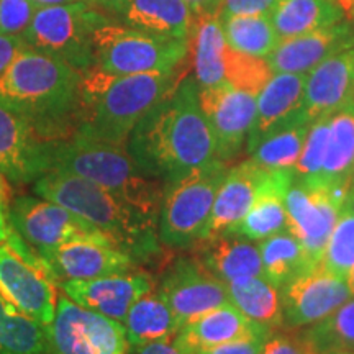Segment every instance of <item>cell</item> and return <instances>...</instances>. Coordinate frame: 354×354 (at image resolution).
Listing matches in <instances>:
<instances>
[{
	"instance_id": "1",
	"label": "cell",
	"mask_w": 354,
	"mask_h": 354,
	"mask_svg": "<svg viewBox=\"0 0 354 354\" xmlns=\"http://www.w3.org/2000/svg\"><path fill=\"white\" fill-rule=\"evenodd\" d=\"M198 88L196 77L185 76L128 138L127 149L138 169L165 185L216 161L215 138L202 112Z\"/></svg>"
},
{
	"instance_id": "2",
	"label": "cell",
	"mask_w": 354,
	"mask_h": 354,
	"mask_svg": "<svg viewBox=\"0 0 354 354\" xmlns=\"http://www.w3.org/2000/svg\"><path fill=\"white\" fill-rule=\"evenodd\" d=\"M0 95L43 141L68 138L81 125L82 74L55 55L25 46L0 77Z\"/></svg>"
},
{
	"instance_id": "3",
	"label": "cell",
	"mask_w": 354,
	"mask_h": 354,
	"mask_svg": "<svg viewBox=\"0 0 354 354\" xmlns=\"http://www.w3.org/2000/svg\"><path fill=\"white\" fill-rule=\"evenodd\" d=\"M184 66L128 76H110L95 68L82 73V112L76 133L127 146L145 115L185 77Z\"/></svg>"
},
{
	"instance_id": "4",
	"label": "cell",
	"mask_w": 354,
	"mask_h": 354,
	"mask_svg": "<svg viewBox=\"0 0 354 354\" xmlns=\"http://www.w3.org/2000/svg\"><path fill=\"white\" fill-rule=\"evenodd\" d=\"M32 189L38 197L55 202L94 225L138 266L161 254L158 221L110 190L64 171L46 172L35 180Z\"/></svg>"
},
{
	"instance_id": "5",
	"label": "cell",
	"mask_w": 354,
	"mask_h": 354,
	"mask_svg": "<svg viewBox=\"0 0 354 354\" xmlns=\"http://www.w3.org/2000/svg\"><path fill=\"white\" fill-rule=\"evenodd\" d=\"M44 158L48 172L64 171L81 176L159 221L165 184L145 176L127 146L74 133L68 138L44 141Z\"/></svg>"
},
{
	"instance_id": "6",
	"label": "cell",
	"mask_w": 354,
	"mask_h": 354,
	"mask_svg": "<svg viewBox=\"0 0 354 354\" xmlns=\"http://www.w3.org/2000/svg\"><path fill=\"white\" fill-rule=\"evenodd\" d=\"M230 165L212 162L192 174L165 185L158 236L169 250H192L205 236L212 209Z\"/></svg>"
},
{
	"instance_id": "7",
	"label": "cell",
	"mask_w": 354,
	"mask_h": 354,
	"mask_svg": "<svg viewBox=\"0 0 354 354\" xmlns=\"http://www.w3.org/2000/svg\"><path fill=\"white\" fill-rule=\"evenodd\" d=\"M190 39L149 35L105 21L94 32V66L110 76L161 73L187 63Z\"/></svg>"
},
{
	"instance_id": "8",
	"label": "cell",
	"mask_w": 354,
	"mask_h": 354,
	"mask_svg": "<svg viewBox=\"0 0 354 354\" xmlns=\"http://www.w3.org/2000/svg\"><path fill=\"white\" fill-rule=\"evenodd\" d=\"M105 21L92 2L41 7L21 39L33 50L61 57L82 74L94 66V32Z\"/></svg>"
},
{
	"instance_id": "9",
	"label": "cell",
	"mask_w": 354,
	"mask_h": 354,
	"mask_svg": "<svg viewBox=\"0 0 354 354\" xmlns=\"http://www.w3.org/2000/svg\"><path fill=\"white\" fill-rule=\"evenodd\" d=\"M57 281L43 258L10 227L0 243V297L43 325H50L57 305Z\"/></svg>"
},
{
	"instance_id": "10",
	"label": "cell",
	"mask_w": 354,
	"mask_h": 354,
	"mask_svg": "<svg viewBox=\"0 0 354 354\" xmlns=\"http://www.w3.org/2000/svg\"><path fill=\"white\" fill-rule=\"evenodd\" d=\"M46 328V354L130 353L123 323L82 307L66 294L57 297L55 318Z\"/></svg>"
},
{
	"instance_id": "11",
	"label": "cell",
	"mask_w": 354,
	"mask_h": 354,
	"mask_svg": "<svg viewBox=\"0 0 354 354\" xmlns=\"http://www.w3.org/2000/svg\"><path fill=\"white\" fill-rule=\"evenodd\" d=\"M346 192L320 180L292 176L284 203L289 232L299 238L310 258L322 263L323 251L338 220Z\"/></svg>"
},
{
	"instance_id": "12",
	"label": "cell",
	"mask_w": 354,
	"mask_h": 354,
	"mask_svg": "<svg viewBox=\"0 0 354 354\" xmlns=\"http://www.w3.org/2000/svg\"><path fill=\"white\" fill-rule=\"evenodd\" d=\"M8 225L46 263L51 254L82 234L100 233L87 220L43 197L19 196L8 203Z\"/></svg>"
},
{
	"instance_id": "13",
	"label": "cell",
	"mask_w": 354,
	"mask_h": 354,
	"mask_svg": "<svg viewBox=\"0 0 354 354\" xmlns=\"http://www.w3.org/2000/svg\"><path fill=\"white\" fill-rule=\"evenodd\" d=\"M156 290L169 304L179 326L230 304L227 284L212 274L196 254L171 261L158 279Z\"/></svg>"
},
{
	"instance_id": "14",
	"label": "cell",
	"mask_w": 354,
	"mask_h": 354,
	"mask_svg": "<svg viewBox=\"0 0 354 354\" xmlns=\"http://www.w3.org/2000/svg\"><path fill=\"white\" fill-rule=\"evenodd\" d=\"M351 297L346 277L318 263L281 289L284 328H308L325 320Z\"/></svg>"
},
{
	"instance_id": "15",
	"label": "cell",
	"mask_w": 354,
	"mask_h": 354,
	"mask_svg": "<svg viewBox=\"0 0 354 354\" xmlns=\"http://www.w3.org/2000/svg\"><path fill=\"white\" fill-rule=\"evenodd\" d=\"M198 100L214 133L216 159L230 165L245 149L253 128L256 95L225 81L198 88Z\"/></svg>"
},
{
	"instance_id": "16",
	"label": "cell",
	"mask_w": 354,
	"mask_h": 354,
	"mask_svg": "<svg viewBox=\"0 0 354 354\" xmlns=\"http://www.w3.org/2000/svg\"><path fill=\"white\" fill-rule=\"evenodd\" d=\"M53 276L59 282L91 279L125 272L138 264L105 234H82L61 245L46 261Z\"/></svg>"
},
{
	"instance_id": "17",
	"label": "cell",
	"mask_w": 354,
	"mask_h": 354,
	"mask_svg": "<svg viewBox=\"0 0 354 354\" xmlns=\"http://www.w3.org/2000/svg\"><path fill=\"white\" fill-rule=\"evenodd\" d=\"M61 289L82 307L123 323L133 305L156 289V282L148 271L133 268L91 281L61 282Z\"/></svg>"
},
{
	"instance_id": "18",
	"label": "cell",
	"mask_w": 354,
	"mask_h": 354,
	"mask_svg": "<svg viewBox=\"0 0 354 354\" xmlns=\"http://www.w3.org/2000/svg\"><path fill=\"white\" fill-rule=\"evenodd\" d=\"M46 172L44 141L0 95V174L8 184L24 185L33 184Z\"/></svg>"
},
{
	"instance_id": "19",
	"label": "cell",
	"mask_w": 354,
	"mask_h": 354,
	"mask_svg": "<svg viewBox=\"0 0 354 354\" xmlns=\"http://www.w3.org/2000/svg\"><path fill=\"white\" fill-rule=\"evenodd\" d=\"M271 174L272 171L258 166L250 158L240 165L230 166L227 176L216 190L214 209L203 240L233 233L243 216L253 207Z\"/></svg>"
},
{
	"instance_id": "20",
	"label": "cell",
	"mask_w": 354,
	"mask_h": 354,
	"mask_svg": "<svg viewBox=\"0 0 354 354\" xmlns=\"http://www.w3.org/2000/svg\"><path fill=\"white\" fill-rule=\"evenodd\" d=\"M354 95V46L335 53L305 77L304 115L310 122L349 105Z\"/></svg>"
},
{
	"instance_id": "21",
	"label": "cell",
	"mask_w": 354,
	"mask_h": 354,
	"mask_svg": "<svg viewBox=\"0 0 354 354\" xmlns=\"http://www.w3.org/2000/svg\"><path fill=\"white\" fill-rule=\"evenodd\" d=\"M349 46H354V39L351 25L344 19L325 28L281 39L268 56V63L272 73L308 74L326 57Z\"/></svg>"
},
{
	"instance_id": "22",
	"label": "cell",
	"mask_w": 354,
	"mask_h": 354,
	"mask_svg": "<svg viewBox=\"0 0 354 354\" xmlns=\"http://www.w3.org/2000/svg\"><path fill=\"white\" fill-rule=\"evenodd\" d=\"M271 333L272 331L246 318L232 304H227L180 326L172 343L184 354H194L234 339L259 338V336L266 338Z\"/></svg>"
},
{
	"instance_id": "23",
	"label": "cell",
	"mask_w": 354,
	"mask_h": 354,
	"mask_svg": "<svg viewBox=\"0 0 354 354\" xmlns=\"http://www.w3.org/2000/svg\"><path fill=\"white\" fill-rule=\"evenodd\" d=\"M307 74L274 73L256 97V118L246 141L250 154L268 133L302 113Z\"/></svg>"
},
{
	"instance_id": "24",
	"label": "cell",
	"mask_w": 354,
	"mask_h": 354,
	"mask_svg": "<svg viewBox=\"0 0 354 354\" xmlns=\"http://www.w3.org/2000/svg\"><path fill=\"white\" fill-rule=\"evenodd\" d=\"M192 251L225 284L248 276H264L258 243L241 234L227 233L203 240Z\"/></svg>"
},
{
	"instance_id": "25",
	"label": "cell",
	"mask_w": 354,
	"mask_h": 354,
	"mask_svg": "<svg viewBox=\"0 0 354 354\" xmlns=\"http://www.w3.org/2000/svg\"><path fill=\"white\" fill-rule=\"evenodd\" d=\"M117 13L130 28L165 38L190 39L196 25L185 0H125Z\"/></svg>"
},
{
	"instance_id": "26",
	"label": "cell",
	"mask_w": 354,
	"mask_h": 354,
	"mask_svg": "<svg viewBox=\"0 0 354 354\" xmlns=\"http://www.w3.org/2000/svg\"><path fill=\"white\" fill-rule=\"evenodd\" d=\"M292 171H272L264 189L233 233L248 240L261 241L272 234L289 230L284 196L292 180Z\"/></svg>"
},
{
	"instance_id": "27",
	"label": "cell",
	"mask_w": 354,
	"mask_h": 354,
	"mask_svg": "<svg viewBox=\"0 0 354 354\" xmlns=\"http://www.w3.org/2000/svg\"><path fill=\"white\" fill-rule=\"evenodd\" d=\"M233 307L269 331L284 328L281 289L266 276H248L227 284Z\"/></svg>"
},
{
	"instance_id": "28",
	"label": "cell",
	"mask_w": 354,
	"mask_h": 354,
	"mask_svg": "<svg viewBox=\"0 0 354 354\" xmlns=\"http://www.w3.org/2000/svg\"><path fill=\"white\" fill-rule=\"evenodd\" d=\"M354 169V107L346 105L330 115L328 136H326L325 159L320 183L342 192H348L349 179Z\"/></svg>"
},
{
	"instance_id": "29",
	"label": "cell",
	"mask_w": 354,
	"mask_h": 354,
	"mask_svg": "<svg viewBox=\"0 0 354 354\" xmlns=\"http://www.w3.org/2000/svg\"><path fill=\"white\" fill-rule=\"evenodd\" d=\"M123 325L130 348L158 342H172L180 330L169 304L156 289L133 305Z\"/></svg>"
},
{
	"instance_id": "30",
	"label": "cell",
	"mask_w": 354,
	"mask_h": 354,
	"mask_svg": "<svg viewBox=\"0 0 354 354\" xmlns=\"http://www.w3.org/2000/svg\"><path fill=\"white\" fill-rule=\"evenodd\" d=\"M227 50L228 44L218 17L209 15L197 19L190 37V53L198 86L210 87L225 82Z\"/></svg>"
},
{
	"instance_id": "31",
	"label": "cell",
	"mask_w": 354,
	"mask_h": 354,
	"mask_svg": "<svg viewBox=\"0 0 354 354\" xmlns=\"http://www.w3.org/2000/svg\"><path fill=\"white\" fill-rule=\"evenodd\" d=\"M279 41L344 20L336 0H279L269 15Z\"/></svg>"
},
{
	"instance_id": "32",
	"label": "cell",
	"mask_w": 354,
	"mask_h": 354,
	"mask_svg": "<svg viewBox=\"0 0 354 354\" xmlns=\"http://www.w3.org/2000/svg\"><path fill=\"white\" fill-rule=\"evenodd\" d=\"M312 122L302 113L264 136L248 156L269 171H292L302 153Z\"/></svg>"
},
{
	"instance_id": "33",
	"label": "cell",
	"mask_w": 354,
	"mask_h": 354,
	"mask_svg": "<svg viewBox=\"0 0 354 354\" xmlns=\"http://www.w3.org/2000/svg\"><path fill=\"white\" fill-rule=\"evenodd\" d=\"M258 248L264 276L279 289L317 264L299 238L289 230L258 241Z\"/></svg>"
},
{
	"instance_id": "34",
	"label": "cell",
	"mask_w": 354,
	"mask_h": 354,
	"mask_svg": "<svg viewBox=\"0 0 354 354\" xmlns=\"http://www.w3.org/2000/svg\"><path fill=\"white\" fill-rule=\"evenodd\" d=\"M46 353V325L19 312L0 297V354Z\"/></svg>"
},
{
	"instance_id": "35",
	"label": "cell",
	"mask_w": 354,
	"mask_h": 354,
	"mask_svg": "<svg viewBox=\"0 0 354 354\" xmlns=\"http://www.w3.org/2000/svg\"><path fill=\"white\" fill-rule=\"evenodd\" d=\"M221 26L228 46L243 55L268 59L279 43L269 15L230 17L221 20Z\"/></svg>"
},
{
	"instance_id": "36",
	"label": "cell",
	"mask_w": 354,
	"mask_h": 354,
	"mask_svg": "<svg viewBox=\"0 0 354 354\" xmlns=\"http://www.w3.org/2000/svg\"><path fill=\"white\" fill-rule=\"evenodd\" d=\"M305 336L315 344L318 353H354V297L330 313L325 320L302 328Z\"/></svg>"
},
{
	"instance_id": "37",
	"label": "cell",
	"mask_w": 354,
	"mask_h": 354,
	"mask_svg": "<svg viewBox=\"0 0 354 354\" xmlns=\"http://www.w3.org/2000/svg\"><path fill=\"white\" fill-rule=\"evenodd\" d=\"M322 264L339 276L348 277L354 266V210L342 207L333 232L326 241Z\"/></svg>"
},
{
	"instance_id": "38",
	"label": "cell",
	"mask_w": 354,
	"mask_h": 354,
	"mask_svg": "<svg viewBox=\"0 0 354 354\" xmlns=\"http://www.w3.org/2000/svg\"><path fill=\"white\" fill-rule=\"evenodd\" d=\"M272 74L268 59L243 55L228 46L227 59H225V81L232 86L258 97Z\"/></svg>"
},
{
	"instance_id": "39",
	"label": "cell",
	"mask_w": 354,
	"mask_h": 354,
	"mask_svg": "<svg viewBox=\"0 0 354 354\" xmlns=\"http://www.w3.org/2000/svg\"><path fill=\"white\" fill-rule=\"evenodd\" d=\"M328 117L317 118L308 128L302 153L297 159V165L292 169V174L302 179H318L322 172L323 159H325L326 136H328Z\"/></svg>"
},
{
	"instance_id": "40",
	"label": "cell",
	"mask_w": 354,
	"mask_h": 354,
	"mask_svg": "<svg viewBox=\"0 0 354 354\" xmlns=\"http://www.w3.org/2000/svg\"><path fill=\"white\" fill-rule=\"evenodd\" d=\"M37 10L33 0H0V35L21 38Z\"/></svg>"
},
{
	"instance_id": "41",
	"label": "cell",
	"mask_w": 354,
	"mask_h": 354,
	"mask_svg": "<svg viewBox=\"0 0 354 354\" xmlns=\"http://www.w3.org/2000/svg\"><path fill=\"white\" fill-rule=\"evenodd\" d=\"M261 354H320L302 330H277L264 339Z\"/></svg>"
},
{
	"instance_id": "42",
	"label": "cell",
	"mask_w": 354,
	"mask_h": 354,
	"mask_svg": "<svg viewBox=\"0 0 354 354\" xmlns=\"http://www.w3.org/2000/svg\"><path fill=\"white\" fill-rule=\"evenodd\" d=\"M279 0H221L218 19L236 15H271Z\"/></svg>"
},
{
	"instance_id": "43",
	"label": "cell",
	"mask_w": 354,
	"mask_h": 354,
	"mask_svg": "<svg viewBox=\"0 0 354 354\" xmlns=\"http://www.w3.org/2000/svg\"><path fill=\"white\" fill-rule=\"evenodd\" d=\"M266 338L259 336V338L234 339V342L218 344V346L209 349H202V351H197L194 354H261Z\"/></svg>"
},
{
	"instance_id": "44",
	"label": "cell",
	"mask_w": 354,
	"mask_h": 354,
	"mask_svg": "<svg viewBox=\"0 0 354 354\" xmlns=\"http://www.w3.org/2000/svg\"><path fill=\"white\" fill-rule=\"evenodd\" d=\"M26 46L24 39L20 37H7L0 35V77L6 74V71L10 68L19 53Z\"/></svg>"
},
{
	"instance_id": "45",
	"label": "cell",
	"mask_w": 354,
	"mask_h": 354,
	"mask_svg": "<svg viewBox=\"0 0 354 354\" xmlns=\"http://www.w3.org/2000/svg\"><path fill=\"white\" fill-rule=\"evenodd\" d=\"M185 2H187L190 10H192L196 20L201 19V17H209V15L218 17L221 0H185Z\"/></svg>"
},
{
	"instance_id": "46",
	"label": "cell",
	"mask_w": 354,
	"mask_h": 354,
	"mask_svg": "<svg viewBox=\"0 0 354 354\" xmlns=\"http://www.w3.org/2000/svg\"><path fill=\"white\" fill-rule=\"evenodd\" d=\"M128 354H184L180 349H177L172 342H158L149 343L145 346L130 348Z\"/></svg>"
},
{
	"instance_id": "47",
	"label": "cell",
	"mask_w": 354,
	"mask_h": 354,
	"mask_svg": "<svg viewBox=\"0 0 354 354\" xmlns=\"http://www.w3.org/2000/svg\"><path fill=\"white\" fill-rule=\"evenodd\" d=\"M8 205L0 197V243H2L8 236V230H10V225H8V215H7Z\"/></svg>"
},
{
	"instance_id": "48",
	"label": "cell",
	"mask_w": 354,
	"mask_h": 354,
	"mask_svg": "<svg viewBox=\"0 0 354 354\" xmlns=\"http://www.w3.org/2000/svg\"><path fill=\"white\" fill-rule=\"evenodd\" d=\"M38 8L41 7H53V6H66V3H77V2H92L94 0H33Z\"/></svg>"
},
{
	"instance_id": "49",
	"label": "cell",
	"mask_w": 354,
	"mask_h": 354,
	"mask_svg": "<svg viewBox=\"0 0 354 354\" xmlns=\"http://www.w3.org/2000/svg\"><path fill=\"white\" fill-rule=\"evenodd\" d=\"M94 3L100 6L102 8H107V10L117 13L118 8L125 3V0H94Z\"/></svg>"
},
{
	"instance_id": "50",
	"label": "cell",
	"mask_w": 354,
	"mask_h": 354,
	"mask_svg": "<svg viewBox=\"0 0 354 354\" xmlns=\"http://www.w3.org/2000/svg\"><path fill=\"white\" fill-rule=\"evenodd\" d=\"M344 207H349V209L354 210V169L351 174V179H349V185H348V192L346 197H344Z\"/></svg>"
},
{
	"instance_id": "51",
	"label": "cell",
	"mask_w": 354,
	"mask_h": 354,
	"mask_svg": "<svg viewBox=\"0 0 354 354\" xmlns=\"http://www.w3.org/2000/svg\"><path fill=\"white\" fill-rule=\"evenodd\" d=\"M338 2L339 8H342L344 13V19L349 20L354 15V0H336Z\"/></svg>"
},
{
	"instance_id": "52",
	"label": "cell",
	"mask_w": 354,
	"mask_h": 354,
	"mask_svg": "<svg viewBox=\"0 0 354 354\" xmlns=\"http://www.w3.org/2000/svg\"><path fill=\"white\" fill-rule=\"evenodd\" d=\"M0 197L6 201L7 205L10 203V189H8V183L2 174H0Z\"/></svg>"
},
{
	"instance_id": "53",
	"label": "cell",
	"mask_w": 354,
	"mask_h": 354,
	"mask_svg": "<svg viewBox=\"0 0 354 354\" xmlns=\"http://www.w3.org/2000/svg\"><path fill=\"white\" fill-rule=\"evenodd\" d=\"M346 281H348L349 290H351V295H353V297H354V266H353V269H351V271L348 272V277H346Z\"/></svg>"
},
{
	"instance_id": "54",
	"label": "cell",
	"mask_w": 354,
	"mask_h": 354,
	"mask_svg": "<svg viewBox=\"0 0 354 354\" xmlns=\"http://www.w3.org/2000/svg\"><path fill=\"white\" fill-rule=\"evenodd\" d=\"M349 21V25H351V32H353V39H354V15L351 17V19L348 20Z\"/></svg>"
},
{
	"instance_id": "55",
	"label": "cell",
	"mask_w": 354,
	"mask_h": 354,
	"mask_svg": "<svg viewBox=\"0 0 354 354\" xmlns=\"http://www.w3.org/2000/svg\"><path fill=\"white\" fill-rule=\"evenodd\" d=\"M322 354H354V353H346V351H330V353H322Z\"/></svg>"
},
{
	"instance_id": "56",
	"label": "cell",
	"mask_w": 354,
	"mask_h": 354,
	"mask_svg": "<svg viewBox=\"0 0 354 354\" xmlns=\"http://www.w3.org/2000/svg\"><path fill=\"white\" fill-rule=\"evenodd\" d=\"M349 105H353V107H354V95H353V100L349 102Z\"/></svg>"
}]
</instances>
